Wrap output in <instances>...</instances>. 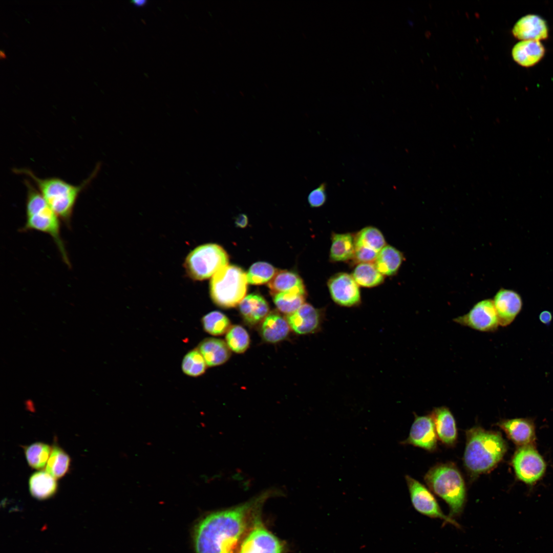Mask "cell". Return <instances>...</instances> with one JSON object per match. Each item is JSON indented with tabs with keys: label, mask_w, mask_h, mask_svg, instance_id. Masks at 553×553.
<instances>
[{
	"label": "cell",
	"mask_w": 553,
	"mask_h": 553,
	"mask_svg": "<svg viewBox=\"0 0 553 553\" xmlns=\"http://www.w3.org/2000/svg\"><path fill=\"white\" fill-rule=\"evenodd\" d=\"M272 493L266 491L244 503L204 517L195 528L196 553H236L241 538Z\"/></svg>",
	"instance_id": "cell-1"
},
{
	"label": "cell",
	"mask_w": 553,
	"mask_h": 553,
	"mask_svg": "<svg viewBox=\"0 0 553 553\" xmlns=\"http://www.w3.org/2000/svg\"><path fill=\"white\" fill-rule=\"evenodd\" d=\"M100 169L99 163L89 177L78 185L72 184L58 177L39 178L28 168H14L13 172L28 177L61 221L70 227L79 195L96 177Z\"/></svg>",
	"instance_id": "cell-2"
},
{
	"label": "cell",
	"mask_w": 553,
	"mask_h": 553,
	"mask_svg": "<svg viewBox=\"0 0 553 553\" xmlns=\"http://www.w3.org/2000/svg\"><path fill=\"white\" fill-rule=\"evenodd\" d=\"M465 467L474 477L487 473L502 460L507 450L501 435L475 427L466 431Z\"/></svg>",
	"instance_id": "cell-3"
},
{
	"label": "cell",
	"mask_w": 553,
	"mask_h": 553,
	"mask_svg": "<svg viewBox=\"0 0 553 553\" xmlns=\"http://www.w3.org/2000/svg\"><path fill=\"white\" fill-rule=\"evenodd\" d=\"M26 187V222L21 232L35 230L48 235L56 244L62 259L71 266L63 241L61 236V220L49 206L38 189L28 179L24 180Z\"/></svg>",
	"instance_id": "cell-4"
},
{
	"label": "cell",
	"mask_w": 553,
	"mask_h": 553,
	"mask_svg": "<svg viewBox=\"0 0 553 553\" xmlns=\"http://www.w3.org/2000/svg\"><path fill=\"white\" fill-rule=\"evenodd\" d=\"M424 481L430 488L448 504L449 516L460 515L466 500L465 483L457 467L451 463L438 464L426 473Z\"/></svg>",
	"instance_id": "cell-5"
},
{
	"label": "cell",
	"mask_w": 553,
	"mask_h": 553,
	"mask_svg": "<svg viewBox=\"0 0 553 553\" xmlns=\"http://www.w3.org/2000/svg\"><path fill=\"white\" fill-rule=\"evenodd\" d=\"M246 273L240 267L226 265L216 272L210 283L213 302L223 308H231L245 297L247 289Z\"/></svg>",
	"instance_id": "cell-6"
},
{
	"label": "cell",
	"mask_w": 553,
	"mask_h": 553,
	"mask_svg": "<svg viewBox=\"0 0 553 553\" xmlns=\"http://www.w3.org/2000/svg\"><path fill=\"white\" fill-rule=\"evenodd\" d=\"M228 256L220 246L208 243L198 246L187 256L184 266L188 275L196 280L212 276L227 265Z\"/></svg>",
	"instance_id": "cell-7"
},
{
	"label": "cell",
	"mask_w": 553,
	"mask_h": 553,
	"mask_svg": "<svg viewBox=\"0 0 553 553\" xmlns=\"http://www.w3.org/2000/svg\"><path fill=\"white\" fill-rule=\"evenodd\" d=\"M405 479L414 508L419 513L430 518L439 519L444 523H450L457 528L460 525L452 518L441 511L436 499L431 492L418 481L408 475Z\"/></svg>",
	"instance_id": "cell-8"
},
{
	"label": "cell",
	"mask_w": 553,
	"mask_h": 553,
	"mask_svg": "<svg viewBox=\"0 0 553 553\" xmlns=\"http://www.w3.org/2000/svg\"><path fill=\"white\" fill-rule=\"evenodd\" d=\"M283 551L282 543L263 525L260 514L242 541L238 553H283Z\"/></svg>",
	"instance_id": "cell-9"
},
{
	"label": "cell",
	"mask_w": 553,
	"mask_h": 553,
	"mask_svg": "<svg viewBox=\"0 0 553 553\" xmlns=\"http://www.w3.org/2000/svg\"><path fill=\"white\" fill-rule=\"evenodd\" d=\"M512 465L517 477L526 484H533L543 475L546 464L533 446H523L515 453Z\"/></svg>",
	"instance_id": "cell-10"
},
{
	"label": "cell",
	"mask_w": 553,
	"mask_h": 553,
	"mask_svg": "<svg viewBox=\"0 0 553 553\" xmlns=\"http://www.w3.org/2000/svg\"><path fill=\"white\" fill-rule=\"evenodd\" d=\"M453 321L462 326L481 332H494L499 325L493 300L485 299L474 305L467 313Z\"/></svg>",
	"instance_id": "cell-11"
},
{
	"label": "cell",
	"mask_w": 553,
	"mask_h": 553,
	"mask_svg": "<svg viewBox=\"0 0 553 553\" xmlns=\"http://www.w3.org/2000/svg\"><path fill=\"white\" fill-rule=\"evenodd\" d=\"M358 285L352 275L341 272L333 275L328 282V287L333 301L345 307H352L360 302Z\"/></svg>",
	"instance_id": "cell-12"
},
{
	"label": "cell",
	"mask_w": 553,
	"mask_h": 553,
	"mask_svg": "<svg viewBox=\"0 0 553 553\" xmlns=\"http://www.w3.org/2000/svg\"><path fill=\"white\" fill-rule=\"evenodd\" d=\"M415 416L408 437L400 443L434 451L437 448V436L431 416L430 415L417 416L416 414Z\"/></svg>",
	"instance_id": "cell-13"
},
{
	"label": "cell",
	"mask_w": 553,
	"mask_h": 553,
	"mask_svg": "<svg viewBox=\"0 0 553 553\" xmlns=\"http://www.w3.org/2000/svg\"><path fill=\"white\" fill-rule=\"evenodd\" d=\"M499 325L511 324L522 310L523 301L520 294L509 289L501 288L493 300Z\"/></svg>",
	"instance_id": "cell-14"
},
{
	"label": "cell",
	"mask_w": 553,
	"mask_h": 553,
	"mask_svg": "<svg viewBox=\"0 0 553 553\" xmlns=\"http://www.w3.org/2000/svg\"><path fill=\"white\" fill-rule=\"evenodd\" d=\"M286 320L294 332L299 334H307L319 330L323 316L319 309L309 304L305 303L294 312L288 314Z\"/></svg>",
	"instance_id": "cell-15"
},
{
	"label": "cell",
	"mask_w": 553,
	"mask_h": 553,
	"mask_svg": "<svg viewBox=\"0 0 553 553\" xmlns=\"http://www.w3.org/2000/svg\"><path fill=\"white\" fill-rule=\"evenodd\" d=\"M512 33L521 41H540L547 38L548 30L545 21L541 17L529 14L523 16L516 23Z\"/></svg>",
	"instance_id": "cell-16"
},
{
	"label": "cell",
	"mask_w": 553,
	"mask_h": 553,
	"mask_svg": "<svg viewBox=\"0 0 553 553\" xmlns=\"http://www.w3.org/2000/svg\"><path fill=\"white\" fill-rule=\"evenodd\" d=\"M430 416L437 438L446 445H454L457 438V431L454 417L450 409L444 406L435 408Z\"/></svg>",
	"instance_id": "cell-17"
},
{
	"label": "cell",
	"mask_w": 553,
	"mask_h": 553,
	"mask_svg": "<svg viewBox=\"0 0 553 553\" xmlns=\"http://www.w3.org/2000/svg\"><path fill=\"white\" fill-rule=\"evenodd\" d=\"M497 424L517 445L521 446L529 445L535 440V427L528 419L515 418L503 420Z\"/></svg>",
	"instance_id": "cell-18"
},
{
	"label": "cell",
	"mask_w": 553,
	"mask_h": 553,
	"mask_svg": "<svg viewBox=\"0 0 553 553\" xmlns=\"http://www.w3.org/2000/svg\"><path fill=\"white\" fill-rule=\"evenodd\" d=\"M197 348L209 367L222 365L230 356V349L226 343L220 339L205 338L201 342Z\"/></svg>",
	"instance_id": "cell-19"
},
{
	"label": "cell",
	"mask_w": 553,
	"mask_h": 553,
	"mask_svg": "<svg viewBox=\"0 0 553 553\" xmlns=\"http://www.w3.org/2000/svg\"><path fill=\"white\" fill-rule=\"evenodd\" d=\"M545 49L537 40H522L512 49L514 60L520 66L529 67L538 63L543 57Z\"/></svg>",
	"instance_id": "cell-20"
},
{
	"label": "cell",
	"mask_w": 553,
	"mask_h": 553,
	"mask_svg": "<svg viewBox=\"0 0 553 553\" xmlns=\"http://www.w3.org/2000/svg\"><path fill=\"white\" fill-rule=\"evenodd\" d=\"M239 309L246 322L253 325L266 317L269 309L268 303L263 296L251 294L245 296L241 302Z\"/></svg>",
	"instance_id": "cell-21"
},
{
	"label": "cell",
	"mask_w": 553,
	"mask_h": 553,
	"mask_svg": "<svg viewBox=\"0 0 553 553\" xmlns=\"http://www.w3.org/2000/svg\"><path fill=\"white\" fill-rule=\"evenodd\" d=\"M290 328L286 319L278 313H272L263 320L261 332L265 341L275 343L287 337Z\"/></svg>",
	"instance_id": "cell-22"
},
{
	"label": "cell",
	"mask_w": 553,
	"mask_h": 553,
	"mask_svg": "<svg viewBox=\"0 0 553 553\" xmlns=\"http://www.w3.org/2000/svg\"><path fill=\"white\" fill-rule=\"evenodd\" d=\"M29 491L31 495L38 500H45L53 496L57 489L56 479L46 471L33 473L29 480Z\"/></svg>",
	"instance_id": "cell-23"
},
{
	"label": "cell",
	"mask_w": 553,
	"mask_h": 553,
	"mask_svg": "<svg viewBox=\"0 0 553 553\" xmlns=\"http://www.w3.org/2000/svg\"><path fill=\"white\" fill-rule=\"evenodd\" d=\"M403 260L401 251L391 245H386L379 252L374 264L383 275L391 276L397 272Z\"/></svg>",
	"instance_id": "cell-24"
},
{
	"label": "cell",
	"mask_w": 553,
	"mask_h": 553,
	"mask_svg": "<svg viewBox=\"0 0 553 553\" xmlns=\"http://www.w3.org/2000/svg\"><path fill=\"white\" fill-rule=\"evenodd\" d=\"M354 252V237L351 233L333 234L330 251V258L332 261H347L353 258Z\"/></svg>",
	"instance_id": "cell-25"
},
{
	"label": "cell",
	"mask_w": 553,
	"mask_h": 553,
	"mask_svg": "<svg viewBox=\"0 0 553 553\" xmlns=\"http://www.w3.org/2000/svg\"><path fill=\"white\" fill-rule=\"evenodd\" d=\"M270 293H277L305 288L301 278L295 273L288 270L277 271L273 278L268 282Z\"/></svg>",
	"instance_id": "cell-26"
},
{
	"label": "cell",
	"mask_w": 553,
	"mask_h": 553,
	"mask_svg": "<svg viewBox=\"0 0 553 553\" xmlns=\"http://www.w3.org/2000/svg\"><path fill=\"white\" fill-rule=\"evenodd\" d=\"M306 296L305 288L295 289L274 295L273 301L280 311L288 315L294 312L305 303Z\"/></svg>",
	"instance_id": "cell-27"
},
{
	"label": "cell",
	"mask_w": 553,
	"mask_h": 553,
	"mask_svg": "<svg viewBox=\"0 0 553 553\" xmlns=\"http://www.w3.org/2000/svg\"><path fill=\"white\" fill-rule=\"evenodd\" d=\"M355 248L362 247L379 252L385 246L386 241L377 228L368 226L360 230L354 237Z\"/></svg>",
	"instance_id": "cell-28"
},
{
	"label": "cell",
	"mask_w": 553,
	"mask_h": 553,
	"mask_svg": "<svg viewBox=\"0 0 553 553\" xmlns=\"http://www.w3.org/2000/svg\"><path fill=\"white\" fill-rule=\"evenodd\" d=\"M352 275L358 285L365 287L379 285L384 280V275L373 263H359Z\"/></svg>",
	"instance_id": "cell-29"
},
{
	"label": "cell",
	"mask_w": 553,
	"mask_h": 553,
	"mask_svg": "<svg viewBox=\"0 0 553 553\" xmlns=\"http://www.w3.org/2000/svg\"><path fill=\"white\" fill-rule=\"evenodd\" d=\"M70 464L69 456L59 446L54 445L46 465V471L56 479L68 472Z\"/></svg>",
	"instance_id": "cell-30"
},
{
	"label": "cell",
	"mask_w": 553,
	"mask_h": 553,
	"mask_svg": "<svg viewBox=\"0 0 553 553\" xmlns=\"http://www.w3.org/2000/svg\"><path fill=\"white\" fill-rule=\"evenodd\" d=\"M52 448L48 444L35 442L25 448V456L30 467L36 470L46 465Z\"/></svg>",
	"instance_id": "cell-31"
},
{
	"label": "cell",
	"mask_w": 553,
	"mask_h": 553,
	"mask_svg": "<svg viewBox=\"0 0 553 553\" xmlns=\"http://www.w3.org/2000/svg\"><path fill=\"white\" fill-rule=\"evenodd\" d=\"M202 324L205 332L214 336L223 335L230 328L228 318L218 311H211L205 315L202 318Z\"/></svg>",
	"instance_id": "cell-32"
},
{
	"label": "cell",
	"mask_w": 553,
	"mask_h": 553,
	"mask_svg": "<svg viewBox=\"0 0 553 553\" xmlns=\"http://www.w3.org/2000/svg\"><path fill=\"white\" fill-rule=\"evenodd\" d=\"M226 343L230 350L235 353H242L249 347V335L243 327L234 325L226 332Z\"/></svg>",
	"instance_id": "cell-33"
},
{
	"label": "cell",
	"mask_w": 553,
	"mask_h": 553,
	"mask_svg": "<svg viewBox=\"0 0 553 553\" xmlns=\"http://www.w3.org/2000/svg\"><path fill=\"white\" fill-rule=\"evenodd\" d=\"M206 362L198 348L189 351L183 357L181 368L188 376L197 377L203 374L206 369Z\"/></svg>",
	"instance_id": "cell-34"
},
{
	"label": "cell",
	"mask_w": 553,
	"mask_h": 553,
	"mask_svg": "<svg viewBox=\"0 0 553 553\" xmlns=\"http://www.w3.org/2000/svg\"><path fill=\"white\" fill-rule=\"evenodd\" d=\"M276 269L271 264L263 262L254 263L246 274L248 283L261 285L269 282L274 276Z\"/></svg>",
	"instance_id": "cell-35"
},
{
	"label": "cell",
	"mask_w": 553,
	"mask_h": 553,
	"mask_svg": "<svg viewBox=\"0 0 553 553\" xmlns=\"http://www.w3.org/2000/svg\"><path fill=\"white\" fill-rule=\"evenodd\" d=\"M326 188L327 184L323 182L310 192L307 200L310 207L317 208L325 204L327 200Z\"/></svg>",
	"instance_id": "cell-36"
},
{
	"label": "cell",
	"mask_w": 553,
	"mask_h": 553,
	"mask_svg": "<svg viewBox=\"0 0 553 553\" xmlns=\"http://www.w3.org/2000/svg\"><path fill=\"white\" fill-rule=\"evenodd\" d=\"M379 252L362 247L355 248L353 259L357 262L372 263L375 262Z\"/></svg>",
	"instance_id": "cell-37"
},
{
	"label": "cell",
	"mask_w": 553,
	"mask_h": 553,
	"mask_svg": "<svg viewBox=\"0 0 553 553\" xmlns=\"http://www.w3.org/2000/svg\"><path fill=\"white\" fill-rule=\"evenodd\" d=\"M248 222V219L247 216L244 214H239L235 219V224L237 226L240 228L245 227Z\"/></svg>",
	"instance_id": "cell-38"
},
{
	"label": "cell",
	"mask_w": 553,
	"mask_h": 553,
	"mask_svg": "<svg viewBox=\"0 0 553 553\" xmlns=\"http://www.w3.org/2000/svg\"><path fill=\"white\" fill-rule=\"evenodd\" d=\"M552 314L549 311L545 310L541 312L539 315V320L541 323L545 324H549L552 320Z\"/></svg>",
	"instance_id": "cell-39"
},
{
	"label": "cell",
	"mask_w": 553,
	"mask_h": 553,
	"mask_svg": "<svg viewBox=\"0 0 553 553\" xmlns=\"http://www.w3.org/2000/svg\"><path fill=\"white\" fill-rule=\"evenodd\" d=\"M133 2H134V4L136 5L141 6V5H144L146 2H145V1H144V0L143 1L140 0V1H134Z\"/></svg>",
	"instance_id": "cell-40"
},
{
	"label": "cell",
	"mask_w": 553,
	"mask_h": 553,
	"mask_svg": "<svg viewBox=\"0 0 553 553\" xmlns=\"http://www.w3.org/2000/svg\"><path fill=\"white\" fill-rule=\"evenodd\" d=\"M1 57L2 58L4 59L6 58V55L2 51H1Z\"/></svg>",
	"instance_id": "cell-41"
}]
</instances>
